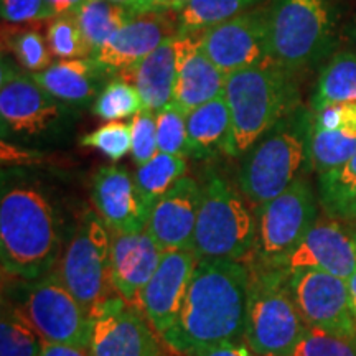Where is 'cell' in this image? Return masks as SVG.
Wrapping results in <instances>:
<instances>
[{"mask_svg": "<svg viewBox=\"0 0 356 356\" xmlns=\"http://www.w3.org/2000/svg\"><path fill=\"white\" fill-rule=\"evenodd\" d=\"M246 264L249 296L244 343L257 356H289L307 328L289 291V274L279 267Z\"/></svg>", "mask_w": 356, "mask_h": 356, "instance_id": "5b68a950", "label": "cell"}, {"mask_svg": "<svg viewBox=\"0 0 356 356\" xmlns=\"http://www.w3.org/2000/svg\"><path fill=\"white\" fill-rule=\"evenodd\" d=\"M198 257L191 249L165 251L152 279L142 289L137 307L160 340L175 325Z\"/></svg>", "mask_w": 356, "mask_h": 356, "instance_id": "9a60e30c", "label": "cell"}, {"mask_svg": "<svg viewBox=\"0 0 356 356\" xmlns=\"http://www.w3.org/2000/svg\"><path fill=\"white\" fill-rule=\"evenodd\" d=\"M60 257L55 210L38 186L19 184L0 198V259L8 277L38 280Z\"/></svg>", "mask_w": 356, "mask_h": 356, "instance_id": "7a4b0ae2", "label": "cell"}, {"mask_svg": "<svg viewBox=\"0 0 356 356\" xmlns=\"http://www.w3.org/2000/svg\"><path fill=\"white\" fill-rule=\"evenodd\" d=\"M197 356H257L246 343H228L204 351Z\"/></svg>", "mask_w": 356, "mask_h": 356, "instance_id": "60d3db41", "label": "cell"}, {"mask_svg": "<svg viewBox=\"0 0 356 356\" xmlns=\"http://www.w3.org/2000/svg\"><path fill=\"white\" fill-rule=\"evenodd\" d=\"M40 356H91V353H89V350H81L74 348V346L44 341Z\"/></svg>", "mask_w": 356, "mask_h": 356, "instance_id": "b9f144b4", "label": "cell"}, {"mask_svg": "<svg viewBox=\"0 0 356 356\" xmlns=\"http://www.w3.org/2000/svg\"><path fill=\"white\" fill-rule=\"evenodd\" d=\"M356 152V124L338 129H315L309 137V168L318 175L341 167Z\"/></svg>", "mask_w": 356, "mask_h": 356, "instance_id": "484cf974", "label": "cell"}, {"mask_svg": "<svg viewBox=\"0 0 356 356\" xmlns=\"http://www.w3.org/2000/svg\"><path fill=\"white\" fill-rule=\"evenodd\" d=\"M249 267L238 259H198L177 322L162 337L177 356L241 343L246 330Z\"/></svg>", "mask_w": 356, "mask_h": 356, "instance_id": "6da1fadb", "label": "cell"}, {"mask_svg": "<svg viewBox=\"0 0 356 356\" xmlns=\"http://www.w3.org/2000/svg\"><path fill=\"white\" fill-rule=\"evenodd\" d=\"M355 40H356V26H355Z\"/></svg>", "mask_w": 356, "mask_h": 356, "instance_id": "681fc988", "label": "cell"}, {"mask_svg": "<svg viewBox=\"0 0 356 356\" xmlns=\"http://www.w3.org/2000/svg\"><path fill=\"white\" fill-rule=\"evenodd\" d=\"M79 144L89 147V149L99 150L102 155H106L113 162H118V160L126 157L132 149L131 124L121 121L108 122L83 136L79 139Z\"/></svg>", "mask_w": 356, "mask_h": 356, "instance_id": "8d00e7d4", "label": "cell"}, {"mask_svg": "<svg viewBox=\"0 0 356 356\" xmlns=\"http://www.w3.org/2000/svg\"><path fill=\"white\" fill-rule=\"evenodd\" d=\"M175 84L172 102L186 114L204 102L222 96L226 74L210 60L198 33H178L175 37Z\"/></svg>", "mask_w": 356, "mask_h": 356, "instance_id": "d6986e66", "label": "cell"}, {"mask_svg": "<svg viewBox=\"0 0 356 356\" xmlns=\"http://www.w3.org/2000/svg\"><path fill=\"white\" fill-rule=\"evenodd\" d=\"M266 15L270 60L292 74L318 63L332 48V0H274Z\"/></svg>", "mask_w": 356, "mask_h": 356, "instance_id": "8992f818", "label": "cell"}, {"mask_svg": "<svg viewBox=\"0 0 356 356\" xmlns=\"http://www.w3.org/2000/svg\"><path fill=\"white\" fill-rule=\"evenodd\" d=\"M91 200L111 233L134 234L147 229L154 204L126 168L101 167L92 178Z\"/></svg>", "mask_w": 356, "mask_h": 356, "instance_id": "5bb4252c", "label": "cell"}, {"mask_svg": "<svg viewBox=\"0 0 356 356\" xmlns=\"http://www.w3.org/2000/svg\"><path fill=\"white\" fill-rule=\"evenodd\" d=\"M44 340L24 310L3 305L0 322V356H40Z\"/></svg>", "mask_w": 356, "mask_h": 356, "instance_id": "f1b7e54d", "label": "cell"}, {"mask_svg": "<svg viewBox=\"0 0 356 356\" xmlns=\"http://www.w3.org/2000/svg\"><path fill=\"white\" fill-rule=\"evenodd\" d=\"M231 131V114L225 96L204 102L186 114L190 157L203 160L226 152Z\"/></svg>", "mask_w": 356, "mask_h": 356, "instance_id": "cb8c5ba5", "label": "cell"}, {"mask_svg": "<svg viewBox=\"0 0 356 356\" xmlns=\"http://www.w3.org/2000/svg\"><path fill=\"white\" fill-rule=\"evenodd\" d=\"M58 15H74L88 0H47Z\"/></svg>", "mask_w": 356, "mask_h": 356, "instance_id": "ee69618b", "label": "cell"}, {"mask_svg": "<svg viewBox=\"0 0 356 356\" xmlns=\"http://www.w3.org/2000/svg\"><path fill=\"white\" fill-rule=\"evenodd\" d=\"M175 70L177 56L175 37H173L145 56L139 65L127 70L131 74L126 81L137 88L144 109L157 113L172 102Z\"/></svg>", "mask_w": 356, "mask_h": 356, "instance_id": "603a6c76", "label": "cell"}, {"mask_svg": "<svg viewBox=\"0 0 356 356\" xmlns=\"http://www.w3.org/2000/svg\"><path fill=\"white\" fill-rule=\"evenodd\" d=\"M8 48L22 68L30 73H40L53 63V53L48 40L37 30H22L8 37Z\"/></svg>", "mask_w": 356, "mask_h": 356, "instance_id": "e575fe53", "label": "cell"}, {"mask_svg": "<svg viewBox=\"0 0 356 356\" xmlns=\"http://www.w3.org/2000/svg\"><path fill=\"white\" fill-rule=\"evenodd\" d=\"M163 252L147 231L111 233V275L115 293L137 305L142 289L152 279Z\"/></svg>", "mask_w": 356, "mask_h": 356, "instance_id": "44dd1931", "label": "cell"}, {"mask_svg": "<svg viewBox=\"0 0 356 356\" xmlns=\"http://www.w3.org/2000/svg\"><path fill=\"white\" fill-rule=\"evenodd\" d=\"M346 289H348V300H350V309L353 317L356 318V270L346 279Z\"/></svg>", "mask_w": 356, "mask_h": 356, "instance_id": "f6af8a7d", "label": "cell"}, {"mask_svg": "<svg viewBox=\"0 0 356 356\" xmlns=\"http://www.w3.org/2000/svg\"><path fill=\"white\" fill-rule=\"evenodd\" d=\"M318 220V203L304 177L256 208V244L244 262L279 267Z\"/></svg>", "mask_w": 356, "mask_h": 356, "instance_id": "ba28073f", "label": "cell"}, {"mask_svg": "<svg viewBox=\"0 0 356 356\" xmlns=\"http://www.w3.org/2000/svg\"><path fill=\"white\" fill-rule=\"evenodd\" d=\"M200 38L204 53L226 76L273 61L267 40L266 12H243L200 32Z\"/></svg>", "mask_w": 356, "mask_h": 356, "instance_id": "4fadbf2b", "label": "cell"}, {"mask_svg": "<svg viewBox=\"0 0 356 356\" xmlns=\"http://www.w3.org/2000/svg\"><path fill=\"white\" fill-rule=\"evenodd\" d=\"M200 203L202 185L185 175L154 204L145 231L162 251L193 249Z\"/></svg>", "mask_w": 356, "mask_h": 356, "instance_id": "ffe728a7", "label": "cell"}, {"mask_svg": "<svg viewBox=\"0 0 356 356\" xmlns=\"http://www.w3.org/2000/svg\"><path fill=\"white\" fill-rule=\"evenodd\" d=\"M289 356H356V335L340 337L307 327Z\"/></svg>", "mask_w": 356, "mask_h": 356, "instance_id": "d590c367", "label": "cell"}, {"mask_svg": "<svg viewBox=\"0 0 356 356\" xmlns=\"http://www.w3.org/2000/svg\"><path fill=\"white\" fill-rule=\"evenodd\" d=\"M58 277L89 315L115 293L111 275V231L97 213L83 215L60 257Z\"/></svg>", "mask_w": 356, "mask_h": 356, "instance_id": "9c48e42d", "label": "cell"}, {"mask_svg": "<svg viewBox=\"0 0 356 356\" xmlns=\"http://www.w3.org/2000/svg\"><path fill=\"white\" fill-rule=\"evenodd\" d=\"M222 96L231 114L225 152L231 157L248 154L275 124L300 106L296 74L274 61L228 74Z\"/></svg>", "mask_w": 356, "mask_h": 356, "instance_id": "3957f363", "label": "cell"}, {"mask_svg": "<svg viewBox=\"0 0 356 356\" xmlns=\"http://www.w3.org/2000/svg\"><path fill=\"white\" fill-rule=\"evenodd\" d=\"M144 109L137 88L126 79H114L97 95L92 113L102 121L115 122L134 118Z\"/></svg>", "mask_w": 356, "mask_h": 356, "instance_id": "4dcf8cb0", "label": "cell"}, {"mask_svg": "<svg viewBox=\"0 0 356 356\" xmlns=\"http://www.w3.org/2000/svg\"><path fill=\"white\" fill-rule=\"evenodd\" d=\"M356 124V104H330L312 111V126L315 129H338Z\"/></svg>", "mask_w": 356, "mask_h": 356, "instance_id": "ab89813d", "label": "cell"}, {"mask_svg": "<svg viewBox=\"0 0 356 356\" xmlns=\"http://www.w3.org/2000/svg\"><path fill=\"white\" fill-rule=\"evenodd\" d=\"M91 356H163L159 333L139 307L113 293L92 312Z\"/></svg>", "mask_w": 356, "mask_h": 356, "instance_id": "7c38bea8", "label": "cell"}, {"mask_svg": "<svg viewBox=\"0 0 356 356\" xmlns=\"http://www.w3.org/2000/svg\"><path fill=\"white\" fill-rule=\"evenodd\" d=\"M74 17L81 26L88 44L95 53L137 15L129 8L118 6L111 0H88L74 13Z\"/></svg>", "mask_w": 356, "mask_h": 356, "instance_id": "4316f807", "label": "cell"}, {"mask_svg": "<svg viewBox=\"0 0 356 356\" xmlns=\"http://www.w3.org/2000/svg\"><path fill=\"white\" fill-rule=\"evenodd\" d=\"M186 173V159L157 152L149 162L137 167L136 177L137 185L150 203L155 204L168 190H172L178 180Z\"/></svg>", "mask_w": 356, "mask_h": 356, "instance_id": "83f0119b", "label": "cell"}, {"mask_svg": "<svg viewBox=\"0 0 356 356\" xmlns=\"http://www.w3.org/2000/svg\"><path fill=\"white\" fill-rule=\"evenodd\" d=\"M165 3H167V0H157V7H159V10L160 12H167L165 10Z\"/></svg>", "mask_w": 356, "mask_h": 356, "instance_id": "7dc6e473", "label": "cell"}, {"mask_svg": "<svg viewBox=\"0 0 356 356\" xmlns=\"http://www.w3.org/2000/svg\"><path fill=\"white\" fill-rule=\"evenodd\" d=\"M2 20L22 25L55 19L56 13L47 0H0Z\"/></svg>", "mask_w": 356, "mask_h": 356, "instance_id": "f35d334b", "label": "cell"}, {"mask_svg": "<svg viewBox=\"0 0 356 356\" xmlns=\"http://www.w3.org/2000/svg\"><path fill=\"white\" fill-rule=\"evenodd\" d=\"M256 3V0H190L178 13L180 33H198L233 19Z\"/></svg>", "mask_w": 356, "mask_h": 356, "instance_id": "f546056e", "label": "cell"}, {"mask_svg": "<svg viewBox=\"0 0 356 356\" xmlns=\"http://www.w3.org/2000/svg\"><path fill=\"white\" fill-rule=\"evenodd\" d=\"M61 114L60 101L48 95L32 74L2 65L0 118L3 127L20 136H37L55 124Z\"/></svg>", "mask_w": 356, "mask_h": 356, "instance_id": "e0dca14e", "label": "cell"}, {"mask_svg": "<svg viewBox=\"0 0 356 356\" xmlns=\"http://www.w3.org/2000/svg\"><path fill=\"white\" fill-rule=\"evenodd\" d=\"M338 218H340V220H346V221H356V193L348 200V203L345 204V208L341 210L340 216Z\"/></svg>", "mask_w": 356, "mask_h": 356, "instance_id": "bcb514c9", "label": "cell"}, {"mask_svg": "<svg viewBox=\"0 0 356 356\" xmlns=\"http://www.w3.org/2000/svg\"><path fill=\"white\" fill-rule=\"evenodd\" d=\"M289 291L305 327L340 337L356 335L345 279L318 269H299L289 274Z\"/></svg>", "mask_w": 356, "mask_h": 356, "instance_id": "8fae6325", "label": "cell"}, {"mask_svg": "<svg viewBox=\"0 0 356 356\" xmlns=\"http://www.w3.org/2000/svg\"><path fill=\"white\" fill-rule=\"evenodd\" d=\"M241 190L211 173L202 185L193 249L198 259L244 261L256 244V215L249 211Z\"/></svg>", "mask_w": 356, "mask_h": 356, "instance_id": "52a82bcc", "label": "cell"}, {"mask_svg": "<svg viewBox=\"0 0 356 356\" xmlns=\"http://www.w3.org/2000/svg\"><path fill=\"white\" fill-rule=\"evenodd\" d=\"M163 356H165V355H163Z\"/></svg>", "mask_w": 356, "mask_h": 356, "instance_id": "f907efd6", "label": "cell"}, {"mask_svg": "<svg viewBox=\"0 0 356 356\" xmlns=\"http://www.w3.org/2000/svg\"><path fill=\"white\" fill-rule=\"evenodd\" d=\"M320 204L327 216L338 218L356 193V152L341 167L318 175Z\"/></svg>", "mask_w": 356, "mask_h": 356, "instance_id": "1f68e13d", "label": "cell"}, {"mask_svg": "<svg viewBox=\"0 0 356 356\" xmlns=\"http://www.w3.org/2000/svg\"><path fill=\"white\" fill-rule=\"evenodd\" d=\"M178 33L177 13L163 10L140 13L97 48L91 60L104 74L124 73Z\"/></svg>", "mask_w": 356, "mask_h": 356, "instance_id": "2e32d148", "label": "cell"}, {"mask_svg": "<svg viewBox=\"0 0 356 356\" xmlns=\"http://www.w3.org/2000/svg\"><path fill=\"white\" fill-rule=\"evenodd\" d=\"M48 95L66 104H83L96 96L106 76L91 58L60 60L47 70L32 74Z\"/></svg>", "mask_w": 356, "mask_h": 356, "instance_id": "7402d4cb", "label": "cell"}, {"mask_svg": "<svg viewBox=\"0 0 356 356\" xmlns=\"http://www.w3.org/2000/svg\"><path fill=\"white\" fill-rule=\"evenodd\" d=\"M351 236H353V241H355V246H356V226L353 229H351Z\"/></svg>", "mask_w": 356, "mask_h": 356, "instance_id": "c3c4849f", "label": "cell"}, {"mask_svg": "<svg viewBox=\"0 0 356 356\" xmlns=\"http://www.w3.org/2000/svg\"><path fill=\"white\" fill-rule=\"evenodd\" d=\"M287 274L299 269H318L348 279L356 270V246L351 231L337 218H318L293 251L280 262Z\"/></svg>", "mask_w": 356, "mask_h": 356, "instance_id": "ac0fdd59", "label": "cell"}, {"mask_svg": "<svg viewBox=\"0 0 356 356\" xmlns=\"http://www.w3.org/2000/svg\"><path fill=\"white\" fill-rule=\"evenodd\" d=\"M310 111L330 104H356V55L338 53L320 73Z\"/></svg>", "mask_w": 356, "mask_h": 356, "instance_id": "d4e9b609", "label": "cell"}, {"mask_svg": "<svg viewBox=\"0 0 356 356\" xmlns=\"http://www.w3.org/2000/svg\"><path fill=\"white\" fill-rule=\"evenodd\" d=\"M53 56L60 60L91 58L92 50L81 32L76 17L58 15L51 20L47 33Z\"/></svg>", "mask_w": 356, "mask_h": 356, "instance_id": "d6a6232c", "label": "cell"}, {"mask_svg": "<svg viewBox=\"0 0 356 356\" xmlns=\"http://www.w3.org/2000/svg\"><path fill=\"white\" fill-rule=\"evenodd\" d=\"M157 118L159 152L178 157H190L188 132H186V113L178 106L167 104L155 113Z\"/></svg>", "mask_w": 356, "mask_h": 356, "instance_id": "836d02e7", "label": "cell"}, {"mask_svg": "<svg viewBox=\"0 0 356 356\" xmlns=\"http://www.w3.org/2000/svg\"><path fill=\"white\" fill-rule=\"evenodd\" d=\"M22 310L44 341L81 350L91 348L95 320L58 274L50 273L33 280Z\"/></svg>", "mask_w": 356, "mask_h": 356, "instance_id": "30bf717a", "label": "cell"}, {"mask_svg": "<svg viewBox=\"0 0 356 356\" xmlns=\"http://www.w3.org/2000/svg\"><path fill=\"white\" fill-rule=\"evenodd\" d=\"M132 160L137 167L144 165L159 152L157 144V118L149 109H142L131 121Z\"/></svg>", "mask_w": 356, "mask_h": 356, "instance_id": "74e56055", "label": "cell"}, {"mask_svg": "<svg viewBox=\"0 0 356 356\" xmlns=\"http://www.w3.org/2000/svg\"><path fill=\"white\" fill-rule=\"evenodd\" d=\"M111 2L129 8V10L136 13V15H140V13L147 12H160L157 7V0H111Z\"/></svg>", "mask_w": 356, "mask_h": 356, "instance_id": "7bdbcfd3", "label": "cell"}, {"mask_svg": "<svg viewBox=\"0 0 356 356\" xmlns=\"http://www.w3.org/2000/svg\"><path fill=\"white\" fill-rule=\"evenodd\" d=\"M310 129L312 111L299 106L246 154L238 184L252 207L270 202L299 178L302 168H309Z\"/></svg>", "mask_w": 356, "mask_h": 356, "instance_id": "277c9868", "label": "cell"}]
</instances>
